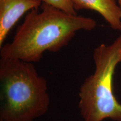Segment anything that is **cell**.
Segmentation results:
<instances>
[{"label": "cell", "mask_w": 121, "mask_h": 121, "mask_svg": "<svg viewBox=\"0 0 121 121\" xmlns=\"http://www.w3.org/2000/svg\"><path fill=\"white\" fill-rule=\"evenodd\" d=\"M94 73L79 89L78 108L84 121H121V104L113 91V77L121 63V35L112 44H102L94 51Z\"/></svg>", "instance_id": "3"}, {"label": "cell", "mask_w": 121, "mask_h": 121, "mask_svg": "<svg viewBox=\"0 0 121 121\" xmlns=\"http://www.w3.org/2000/svg\"><path fill=\"white\" fill-rule=\"evenodd\" d=\"M118 2L119 5L121 7V0H118Z\"/></svg>", "instance_id": "7"}, {"label": "cell", "mask_w": 121, "mask_h": 121, "mask_svg": "<svg viewBox=\"0 0 121 121\" xmlns=\"http://www.w3.org/2000/svg\"><path fill=\"white\" fill-rule=\"evenodd\" d=\"M0 121H2V120H0Z\"/></svg>", "instance_id": "8"}, {"label": "cell", "mask_w": 121, "mask_h": 121, "mask_svg": "<svg viewBox=\"0 0 121 121\" xmlns=\"http://www.w3.org/2000/svg\"><path fill=\"white\" fill-rule=\"evenodd\" d=\"M47 81L33 63L0 59V120L34 121L47 112Z\"/></svg>", "instance_id": "2"}, {"label": "cell", "mask_w": 121, "mask_h": 121, "mask_svg": "<svg viewBox=\"0 0 121 121\" xmlns=\"http://www.w3.org/2000/svg\"><path fill=\"white\" fill-rule=\"evenodd\" d=\"M76 11L91 10L102 16L113 29L121 32V9L118 0H70Z\"/></svg>", "instance_id": "5"}, {"label": "cell", "mask_w": 121, "mask_h": 121, "mask_svg": "<svg viewBox=\"0 0 121 121\" xmlns=\"http://www.w3.org/2000/svg\"><path fill=\"white\" fill-rule=\"evenodd\" d=\"M42 2L61 10L71 15H77L70 0H40Z\"/></svg>", "instance_id": "6"}, {"label": "cell", "mask_w": 121, "mask_h": 121, "mask_svg": "<svg viewBox=\"0 0 121 121\" xmlns=\"http://www.w3.org/2000/svg\"><path fill=\"white\" fill-rule=\"evenodd\" d=\"M40 7V11L34 9L27 13L13 41L1 47V58L38 62L45 51L58 52L78 31H91L96 26L91 18L69 14L44 3Z\"/></svg>", "instance_id": "1"}, {"label": "cell", "mask_w": 121, "mask_h": 121, "mask_svg": "<svg viewBox=\"0 0 121 121\" xmlns=\"http://www.w3.org/2000/svg\"></svg>", "instance_id": "9"}, {"label": "cell", "mask_w": 121, "mask_h": 121, "mask_svg": "<svg viewBox=\"0 0 121 121\" xmlns=\"http://www.w3.org/2000/svg\"><path fill=\"white\" fill-rule=\"evenodd\" d=\"M41 4L40 0H0V48L20 18Z\"/></svg>", "instance_id": "4"}]
</instances>
